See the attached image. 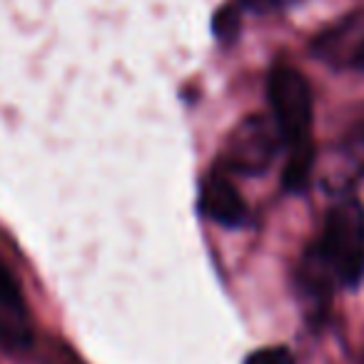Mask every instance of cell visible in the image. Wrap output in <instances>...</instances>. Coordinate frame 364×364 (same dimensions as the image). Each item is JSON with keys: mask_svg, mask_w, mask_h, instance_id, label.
Masks as SVG:
<instances>
[{"mask_svg": "<svg viewBox=\"0 0 364 364\" xmlns=\"http://www.w3.org/2000/svg\"><path fill=\"white\" fill-rule=\"evenodd\" d=\"M267 92L274 127H277L282 145L287 147L284 185L287 190H302L314 165L312 90L299 70L289 65H277L269 73Z\"/></svg>", "mask_w": 364, "mask_h": 364, "instance_id": "obj_1", "label": "cell"}, {"mask_svg": "<svg viewBox=\"0 0 364 364\" xmlns=\"http://www.w3.org/2000/svg\"><path fill=\"white\" fill-rule=\"evenodd\" d=\"M314 252L337 284H357L364 272V208L354 198H344L327 213L322 240Z\"/></svg>", "mask_w": 364, "mask_h": 364, "instance_id": "obj_2", "label": "cell"}, {"mask_svg": "<svg viewBox=\"0 0 364 364\" xmlns=\"http://www.w3.org/2000/svg\"><path fill=\"white\" fill-rule=\"evenodd\" d=\"M279 142L282 140H279V132L272 122L259 115L247 117L230 135L223 157V170L259 175L272 165Z\"/></svg>", "mask_w": 364, "mask_h": 364, "instance_id": "obj_3", "label": "cell"}, {"mask_svg": "<svg viewBox=\"0 0 364 364\" xmlns=\"http://www.w3.org/2000/svg\"><path fill=\"white\" fill-rule=\"evenodd\" d=\"M36 339L33 317L23 289L13 272L0 259V344L11 352L28 349Z\"/></svg>", "mask_w": 364, "mask_h": 364, "instance_id": "obj_4", "label": "cell"}, {"mask_svg": "<svg viewBox=\"0 0 364 364\" xmlns=\"http://www.w3.org/2000/svg\"><path fill=\"white\" fill-rule=\"evenodd\" d=\"M200 208L213 223L223 225V228H240L247 220V205H245L240 190L235 188V182L228 177V170L218 167L203 180V190H200Z\"/></svg>", "mask_w": 364, "mask_h": 364, "instance_id": "obj_5", "label": "cell"}, {"mask_svg": "<svg viewBox=\"0 0 364 364\" xmlns=\"http://www.w3.org/2000/svg\"><path fill=\"white\" fill-rule=\"evenodd\" d=\"M247 364H294V359L284 347H269V349L255 352L252 357L247 359Z\"/></svg>", "mask_w": 364, "mask_h": 364, "instance_id": "obj_6", "label": "cell"}, {"mask_svg": "<svg viewBox=\"0 0 364 364\" xmlns=\"http://www.w3.org/2000/svg\"><path fill=\"white\" fill-rule=\"evenodd\" d=\"M289 3H294V0H240V6L252 13H274V11H282Z\"/></svg>", "mask_w": 364, "mask_h": 364, "instance_id": "obj_7", "label": "cell"}, {"mask_svg": "<svg viewBox=\"0 0 364 364\" xmlns=\"http://www.w3.org/2000/svg\"><path fill=\"white\" fill-rule=\"evenodd\" d=\"M352 65L359 68V70H364V41L359 43L357 48H354V53H352Z\"/></svg>", "mask_w": 364, "mask_h": 364, "instance_id": "obj_8", "label": "cell"}]
</instances>
